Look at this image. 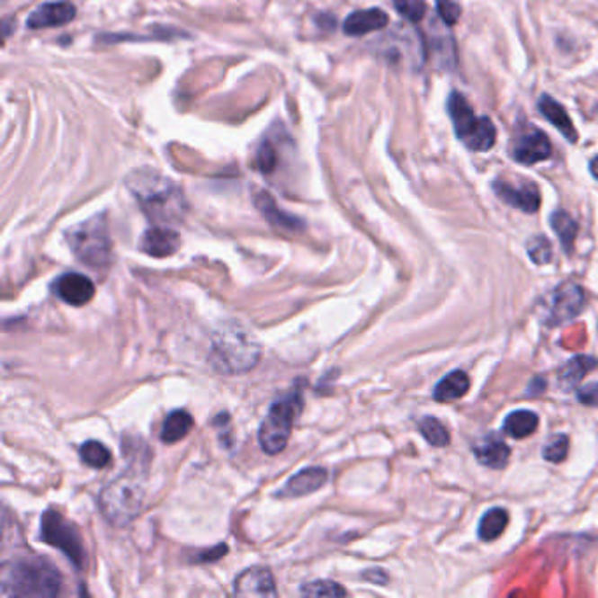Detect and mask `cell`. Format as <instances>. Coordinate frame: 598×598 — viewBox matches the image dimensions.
I'll use <instances>...</instances> for the list:
<instances>
[{
	"label": "cell",
	"instance_id": "obj_12",
	"mask_svg": "<svg viewBox=\"0 0 598 598\" xmlns=\"http://www.w3.org/2000/svg\"><path fill=\"white\" fill-rule=\"evenodd\" d=\"M234 594L237 597H276L274 577L267 568L254 567L236 579Z\"/></svg>",
	"mask_w": 598,
	"mask_h": 598
},
{
	"label": "cell",
	"instance_id": "obj_24",
	"mask_svg": "<svg viewBox=\"0 0 598 598\" xmlns=\"http://www.w3.org/2000/svg\"><path fill=\"white\" fill-rule=\"evenodd\" d=\"M507 523H509L507 511L502 509V507H493L490 511H486L485 516L481 518L479 528H478V535H479L481 540L492 542L504 533Z\"/></svg>",
	"mask_w": 598,
	"mask_h": 598
},
{
	"label": "cell",
	"instance_id": "obj_18",
	"mask_svg": "<svg viewBox=\"0 0 598 598\" xmlns=\"http://www.w3.org/2000/svg\"><path fill=\"white\" fill-rule=\"evenodd\" d=\"M326 481V470L321 467H309L293 476L280 493L282 498H299L317 492Z\"/></svg>",
	"mask_w": 598,
	"mask_h": 598
},
{
	"label": "cell",
	"instance_id": "obj_16",
	"mask_svg": "<svg viewBox=\"0 0 598 598\" xmlns=\"http://www.w3.org/2000/svg\"><path fill=\"white\" fill-rule=\"evenodd\" d=\"M472 451L478 461L488 469H504L511 458V448L496 433H488L486 437L479 439Z\"/></svg>",
	"mask_w": 598,
	"mask_h": 598
},
{
	"label": "cell",
	"instance_id": "obj_20",
	"mask_svg": "<svg viewBox=\"0 0 598 598\" xmlns=\"http://www.w3.org/2000/svg\"><path fill=\"white\" fill-rule=\"evenodd\" d=\"M256 206L258 210L262 211V214L278 228H282V230H291V232H297V230H302L304 228V223L295 218V216H290L284 211H280L274 199L269 195V193H258L256 197Z\"/></svg>",
	"mask_w": 598,
	"mask_h": 598
},
{
	"label": "cell",
	"instance_id": "obj_23",
	"mask_svg": "<svg viewBox=\"0 0 598 598\" xmlns=\"http://www.w3.org/2000/svg\"><path fill=\"white\" fill-rule=\"evenodd\" d=\"M192 426H193L192 415L188 411L177 409L165 418L160 437L165 444H176L183 437H186L190 433Z\"/></svg>",
	"mask_w": 598,
	"mask_h": 598
},
{
	"label": "cell",
	"instance_id": "obj_11",
	"mask_svg": "<svg viewBox=\"0 0 598 598\" xmlns=\"http://www.w3.org/2000/svg\"><path fill=\"white\" fill-rule=\"evenodd\" d=\"M553 155L551 142L540 130H528L513 146V158L522 165H533L548 160Z\"/></svg>",
	"mask_w": 598,
	"mask_h": 598
},
{
	"label": "cell",
	"instance_id": "obj_27",
	"mask_svg": "<svg viewBox=\"0 0 598 598\" xmlns=\"http://www.w3.org/2000/svg\"><path fill=\"white\" fill-rule=\"evenodd\" d=\"M420 432H422L423 437L435 448H444L451 441V435L446 430V426L433 416L423 418L420 422Z\"/></svg>",
	"mask_w": 598,
	"mask_h": 598
},
{
	"label": "cell",
	"instance_id": "obj_7",
	"mask_svg": "<svg viewBox=\"0 0 598 598\" xmlns=\"http://www.w3.org/2000/svg\"><path fill=\"white\" fill-rule=\"evenodd\" d=\"M448 112L458 139L470 151H490L496 141V129L488 116H476L467 99L453 92L448 99Z\"/></svg>",
	"mask_w": 598,
	"mask_h": 598
},
{
	"label": "cell",
	"instance_id": "obj_34",
	"mask_svg": "<svg viewBox=\"0 0 598 598\" xmlns=\"http://www.w3.org/2000/svg\"><path fill=\"white\" fill-rule=\"evenodd\" d=\"M437 13L448 27H453L461 16V5L455 0H437Z\"/></svg>",
	"mask_w": 598,
	"mask_h": 598
},
{
	"label": "cell",
	"instance_id": "obj_9",
	"mask_svg": "<svg viewBox=\"0 0 598 598\" xmlns=\"http://www.w3.org/2000/svg\"><path fill=\"white\" fill-rule=\"evenodd\" d=\"M583 308H585V290L577 282L565 281L558 284L553 293L549 325H562L579 317Z\"/></svg>",
	"mask_w": 598,
	"mask_h": 598
},
{
	"label": "cell",
	"instance_id": "obj_29",
	"mask_svg": "<svg viewBox=\"0 0 598 598\" xmlns=\"http://www.w3.org/2000/svg\"><path fill=\"white\" fill-rule=\"evenodd\" d=\"M527 251L530 260L535 265H548L553 260V246L544 236L531 237L527 243Z\"/></svg>",
	"mask_w": 598,
	"mask_h": 598
},
{
	"label": "cell",
	"instance_id": "obj_2",
	"mask_svg": "<svg viewBox=\"0 0 598 598\" xmlns=\"http://www.w3.org/2000/svg\"><path fill=\"white\" fill-rule=\"evenodd\" d=\"M262 356L258 339L237 323L223 325L212 337L210 363L221 374L249 372Z\"/></svg>",
	"mask_w": 598,
	"mask_h": 598
},
{
	"label": "cell",
	"instance_id": "obj_17",
	"mask_svg": "<svg viewBox=\"0 0 598 598\" xmlns=\"http://www.w3.org/2000/svg\"><path fill=\"white\" fill-rule=\"evenodd\" d=\"M389 18L383 9H363L354 11L344 22V34L353 37L365 36L376 31H383Z\"/></svg>",
	"mask_w": 598,
	"mask_h": 598
},
{
	"label": "cell",
	"instance_id": "obj_21",
	"mask_svg": "<svg viewBox=\"0 0 598 598\" xmlns=\"http://www.w3.org/2000/svg\"><path fill=\"white\" fill-rule=\"evenodd\" d=\"M470 388V379L463 370L450 372L433 389V398L437 402H453L467 395Z\"/></svg>",
	"mask_w": 598,
	"mask_h": 598
},
{
	"label": "cell",
	"instance_id": "obj_5",
	"mask_svg": "<svg viewBox=\"0 0 598 598\" xmlns=\"http://www.w3.org/2000/svg\"><path fill=\"white\" fill-rule=\"evenodd\" d=\"M67 245L76 258L92 269H103L111 263L112 243L107 230L106 218L94 216L66 232Z\"/></svg>",
	"mask_w": 598,
	"mask_h": 598
},
{
	"label": "cell",
	"instance_id": "obj_19",
	"mask_svg": "<svg viewBox=\"0 0 598 598\" xmlns=\"http://www.w3.org/2000/svg\"><path fill=\"white\" fill-rule=\"evenodd\" d=\"M539 111L544 114V118L551 125H555L558 129V132L562 134L567 141L577 142V139H579L577 130H576V127H574L568 112L565 111V107L558 101H555L553 97H549V95L544 94L539 99Z\"/></svg>",
	"mask_w": 598,
	"mask_h": 598
},
{
	"label": "cell",
	"instance_id": "obj_10",
	"mask_svg": "<svg viewBox=\"0 0 598 598\" xmlns=\"http://www.w3.org/2000/svg\"><path fill=\"white\" fill-rule=\"evenodd\" d=\"M493 192L509 206L520 211L533 214L540 208V192L535 183H525L522 186H514L505 181H495Z\"/></svg>",
	"mask_w": 598,
	"mask_h": 598
},
{
	"label": "cell",
	"instance_id": "obj_1",
	"mask_svg": "<svg viewBox=\"0 0 598 598\" xmlns=\"http://www.w3.org/2000/svg\"><path fill=\"white\" fill-rule=\"evenodd\" d=\"M127 186L151 221L169 225L184 218V195L169 177L151 169H138L127 177Z\"/></svg>",
	"mask_w": 598,
	"mask_h": 598
},
{
	"label": "cell",
	"instance_id": "obj_6",
	"mask_svg": "<svg viewBox=\"0 0 598 598\" xmlns=\"http://www.w3.org/2000/svg\"><path fill=\"white\" fill-rule=\"evenodd\" d=\"M302 406L304 398L299 389L272 404L258 430V442L267 455H278L286 448Z\"/></svg>",
	"mask_w": 598,
	"mask_h": 598
},
{
	"label": "cell",
	"instance_id": "obj_35",
	"mask_svg": "<svg viewBox=\"0 0 598 598\" xmlns=\"http://www.w3.org/2000/svg\"><path fill=\"white\" fill-rule=\"evenodd\" d=\"M577 400L583 406L588 407H598V383H590L577 389Z\"/></svg>",
	"mask_w": 598,
	"mask_h": 598
},
{
	"label": "cell",
	"instance_id": "obj_14",
	"mask_svg": "<svg viewBox=\"0 0 598 598\" xmlns=\"http://www.w3.org/2000/svg\"><path fill=\"white\" fill-rule=\"evenodd\" d=\"M181 246V237L174 228L165 225H156L147 228L141 239V249L155 258H167L177 253Z\"/></svg>",
	"mask_w": 598,
	"mask_h": 598
},
{
	"label": "cell",
	"instance_id": "obj_8",
	"mask_svg": "<svg viewBox=\"0 0 598 598\" xmlns=\"http://www.w3.org/2000/svg\"><path fill=\"white\" fill-rule=\"evenodd\" d=\"M40 535L46 544L60 549L76 568H83L86 551L77 528L66 520L58 511H48L40 522Z\"/></svg>",
	"mask_w": 598,
	"mask_h": 598
},
{
	"label": "cell",
	"instance_id": "obj_13",
	"mask_svg": "<svg viewBox=\"0 0 598 598\" xmlns=\"http://www.w3.org/2000/svg\"><path fill=\"white\" fill-rule=\"evenodd\" d=\"M55 293L71 306H85L88 304L94 297H95V284L77 272H71V274H64L58 281L55 282Z\"/></svg>",
	"mask_w": 598,
	"mask_h": 598
},
{
	"label": "cell",
	"instance_id": "obj_32",
	"mask_svg": "<svg viewBox=\"0 0 598 598\" xmlns=\"http://www.w3.org/2000/svg\"><path fill=\"white\" fill-rule=\"evenodd\" d=\"M393 4H395V9L413 23L422 22L423 18L426 16L424 0H393Z\"/></svg>",
	"mask_w": 598,
	"mask_h": 598
},
{
	"label": "cell",
	"instance_id": "obj_26",
	"mask_svg": "<svg viewBox=\"0 0 598 598\" xmlns=\"http://www.w3.org/2000/svg\"><path fill=\"white\" fill-rule=\"evenodd\" d=\"M551 227L557 232L563 249L567 253H570L574 247V241L577 237V232H579L577 221L568 212L557 211L551 214Z\"/></svg>",
	"mask_w": 598,
	"mask_h": 598
},
{
	"label": "cell",
	"instance_id": "obj_31",
	"mask_svg": "<svg viewBox=\"0 0 598 598\" xmlns=\"http://www.w3.org/2000/svg\"><path fill=\"white\" fill-rule=\"evenodd\" d=\"M567 455H568V437L565 433L551 437L542 450V457L551 463H562Z\"/></svg>",
	"mask_w": 598,
	"mask_h": 598
},
{
	"label": "cell",
	"instance_id": "obj_30",
	"mask_svg": "<svg viewBox=\"0 0 598 598\" xmlns=\"http://www.w3.org/2000/svg\"><path fill=\"white\" fill-rule=\"evenodd\" d=\"M302 595L306 597H346L348 592L334 581H313L302 588Z\"/></svg>",
	"mask_w": 598,
	"mask_h": 598
},
{
	"label": "cell",
	"instance_id": "obj_4",
	"mask_svg": "<svg viewBox=\"0 0 598 598\" xmlns=\"http://www.w3.org/2000/svg\"><path fill=\"white\" fill-rule=\"evenodd\" d=\"M144 488L141 472L132 469L109 483L99 496V507L107 522L114 527L132 523L141 513Z\"/></svg>",
	"mask_w": 598,
	"mask_h": 598
},
{
	"label": "cell",
	"instance_id": "obj_15",
	"mask_svg": "<svg viewBox=\"0 0 598 598\" xmlns=\"http://www.w3.org/2000/svg\"><path fill=\"white\" fill-rule=\"evenodd\" d=\"M76 16V7L69 2H48L29 16L27 27L32 31L67 25Z\"/></svg>",
	"mask_w": 598,
	"mask_h": 598
},
{
	"label": "cell",
	"instance_id": "obj_28",
	"mask_svg": "<svg viewBox=\"0 0 598 598\" xmlns=\"http://www.w3.org/2000/svg\"><path fill=\"white\" fill-rule=\"evenodd\" d=\"M79 455H81V460L92 469H104L111 463V451L103 442H97V441L85 442L79 450Z\"/></svg>",
	"mask_w": 598,
	"mask_h": 598
},
{
	"label": "cell",
	"instance_id": "obj_3",
	"mask_svg": "<svg viewBox=\"0 0 598 598\" xmlns=\"http://www.w3.org/2000/svg\"><path fill=\"white\" fill-rule=\"evenodd\" d=\"M62 588L58 570L40 558L18 560L4 567L2 595L16 598L57 597Z\"/></svg>",
	"mask_w": 598,
	"mask_h": 598
},
{
	"label": "cell",
	"instance_id": "obj_22",
	"mask_svg": "<svg viewBox=\"0 0 598 598\" xmlns=\"http://www.w3.org/2000/svg\"><path fill=\"white\" fill-rule=\"evenodd\" d=\"M598 361L594 358V356H574L572 360H568L560 372H558V379H560V385L563 388H574L577 387L583 378L594 370L597 367Z\"/></svg>",
	"mask_w": 598,
	"mask_h": 598
},
{
	"label": "cell",
	"instance_id": "obj_33",
	"mask_svg": "<svg viewBox=\"0 0 598 598\" xmlns=\"http://www.w3.org/2000/svg\"><path fill=\"white\" fill-rule=\"evenodd\" d=\"M276 165H278V153L271 142L265 141L256 151V167L260 169V173L271 174L274 173Z\"/></svg>",
	"mask_w": 598,
	"mask_h": 598
},
{
	"label": "cell",
	"instance_id": "obj_36",
	"mask_svg": "<svg viewBox=\"0 0 598 598\" xmlns=\"http://www.w3.org/2000/svg\"><path fill=\"white\" fill-rule=\"evenodd\" d=\"M590 173H592V176L598 179V156H595V158L590 162Z\"/></svg>",
	"mask_w": 598,
	"mask_h": 598
},
{
	"label": "cell",
	"instance_id": "obj_25",
	"mask_svg": "<svg viewBox=\"0 0 598 598\" xmlns=\"http://www.w3.org/2000/svg\"><path fill=\"white\" fill-rule=\"evenodd\" d=\"M539 426V416L531 411H514L504 422V432L513 439H525Z\"/></svg>",
	"mask_w": 598,
	"mask_h": 598
}]
</instances>
